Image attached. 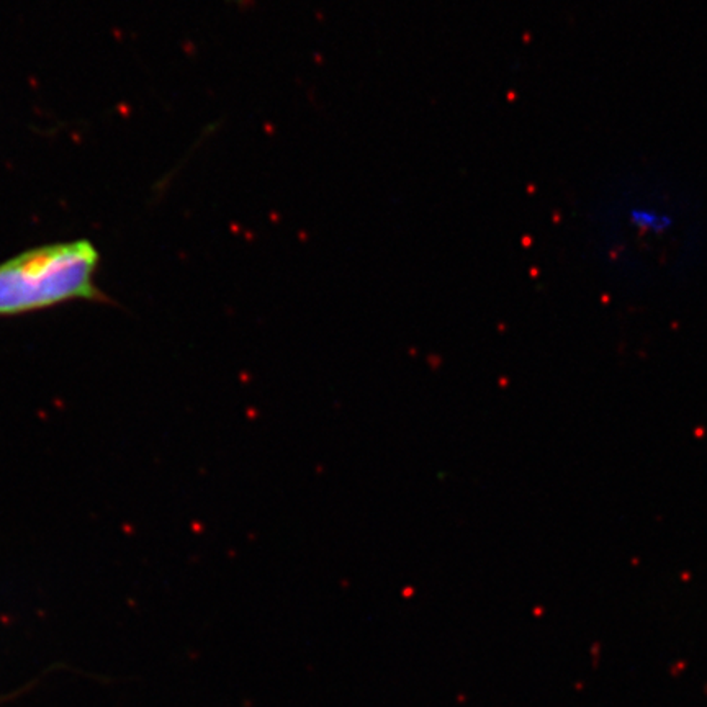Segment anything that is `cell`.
Returning <instances> with one entry per match:
<instances>
[{"label":"cell","instance_id":"1","mask_svg":"<svg viewBox=\"0 0 707 707\" xmlns=\"http://www.w3.org/2000/svg\"><path fill=\"white\" fill-rule=\"evenodd\" d=\"M100 252L89 239L44 244L0 262V318L72 302L113 303L97 283Z\"/></svg>","mask_w":707,"mask_h":707}]
</instances>
